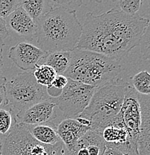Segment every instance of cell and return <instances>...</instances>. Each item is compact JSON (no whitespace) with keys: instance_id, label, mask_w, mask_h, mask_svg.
<instances>
[{"instance_id":"1","label":"cell","mask_w":150,"mask_h":155,"mask_svg":"<svg viewBox=\"0 0 150 155\" xmlns=\"http://www.w3.org/2000/svg\"><path fill=\"white\" fill-rule=\"evenodd\" d=\"M149 25V19L128 15L118 7L99 15L88 12L76 48L120 61L140 44Z\"/></svg>"},{"instance_id":"2","label":"cell","mask_w":150,"mask_h":155,"mask_svg":"<svg viewBox=\"0 0 150 155\" xmlns=\"http://www.w3.org/2000/svg\"><path fill=\"white\" fill-rule=\"evenodd\" d=\"M34 41L46 52L72 51L82 33L75 9L58 6L53 8L37 21Z\"/></svg>"},{"instance_id":"3","label":"cell","mask_w":150,"mask_h":155,"mask_svg":"<svg viewBox=\"0 0 150 155\" xmlns=\"http://www.w3.org/2000/svg\"><path fill=\"white\" fill-rule=\"evenodd\" d=\"M112 121L126 130L128 141L138 155H150V98L139 94L127 82L120 112Z\"/></svg>"},{"instance_id":"4","label":"cell","mask_w":150,"mask_h":155,"mask_svg":"<svg viewBox=\"0 0 150 155\" xmlns=\"http://www.w3.org/2000/svg\"><path fill=\"white\" fill-rule=\"evenodd\" d=\"M120 61L88 50L70 51V63L64 75L90 86L100 87L117 78L121 71Z\"/></svg>"},{"instance_id":"5","label":"cell","mask_w":150,"mask_h":155,"mask_svg":"<svg viewBox=\"0 0 150 155\" xmlns=\"http://www.w3.org/2000/svg\"><path fill=\"white\" fill-rule=\"evenodd\" d=\"M126 84L122 78H115L96 89L89 104L78 116L90 121V130L101 133L117 116L123 103Z\"/></svg>"},{"instance_id":"6","label":"cell","mask_w":150,"mask_h":155,"mask_svg":"<svg viewBox=\"0 0 150 155\" xmlns=\"http://www.w3.org/2000/svg\"><path fill=\"white\" fill-rule=\"evenodd\" d=\"M2 143L1 155H65L62 142L55 145L40 143L21 123L16 124Z\"/></svg>"},{"instance_id":"7","label":"cell","mask_w":150,"mask_h":155,"mask_svg":"<svg viewBox=\"0 0 150 155\" xmlns=\"http://www.w3.org/2000/svg\"><path fill=\"white\" fill-rule=\"evenodd\" d=\"M5 87L8 104L17 113L40 102L44 97L43 87L36 81L32 72L18 73L7 81Z\"/></svg>"},{"instance_id":"8","label":"cell","mask_w":150,"mask_h":155,"mask_svg":"<svg viewBox=\"0 0 150 155\" xmlns=\"http://www.w3.org/2000/svg\"><path fill=\"white\" fill-rule=\"evenodd\" d=\"M97 88L68 78L67 84L61 94L55 98H50L61 110L65 119H75L89 104Z\"/></svg>"},{"instance_id":"9","label":"cell","mask_w":150,"mask_h":155,"mask_svg":"<svg viewBox=\"0 0 150 155\" xmlns=\"http://www.w3.org/2000/svg\"><path fill=\"white\" fill-rule=\"evenodd\" d=\"M55 104L51 98H46L26 110L16 114L17 123L26 125H43L52 122L57 118Z\"/></svg>"},{"instance_id":"10","label":"cell","mask_w":150,"mask_h":155,"mask_svg":"<svg viewBox=\"0 0 150 155\" xmlns=\"http://www.w3.org/2000/svg\"><path fill=\"white\" fill-rule=\"evenodd\" d=\"M46 53L35 45L22 42L10 48L8 58L17 67L27 72L34 70Z\"/></svg>"},{"instance_id":"11","label":"cell","mask_w":150,"mask_h":155,"mask_svg":"<svg viewBox=\"0 0 150 155\" xmlns=\"http://www.w3.org/2000/svg\"><path fill=\"white\" fill-rule=\"evenodd\" d=\"M106 148L101 134L90 129L72 146L64 148V152L65 155H102Z\"/></svg>"},{"instance_id":"12","label":"cell","mask_w":150,"mask_h":155,"mask_svg":"<svg viewBox=\"0 0 150 155\" xmlns=\"http://www.w3.org/2000/svg\"><path fill=\"white\" fill-rule=\"evenodd\" d=\"M5 22L7 28L28 41H34L36 25L21 6L5 19Z\"/></svg>"},{"instance_id":"13","label":"cell","mask_w":150,"mask_h":155,"mask_svg":"<svg viewBox=\"0 0 150 155\" xmlns=\"http://www.w3.org/2000/svg\"><path fill=\"white\" fill-rule=\"evenodd\" d=\"M90 128L80 125L75 119H64L57 125V133L65 148L72 146Z\"/></svg>"},{"instance_id":"14","label":"cell","mask_w":150,"mask_h":155,"mask_svg":"<svg viewBox=\"0 0 150 155\" xmlns=\"http://www.w3.org/2000/svg\"><path fill=\"white\" fill-rule=\"evenodd\" d=\"M25 125L31 135L40 143L55 145L61 141L57 133V126L52 122L43 125Z\"/></svg>"},{"instance_id":"15","label":"cell","mask_w":150,"mask_h":155,"mask_svg":"<svg viewBox=\"0 0 150 155\" xmlns=\"http://www.w3.org/2000/svg\"><path fill=\"white\" fill-rule=\"evenodd\" d=\"M70 63V51L47 52L39 61V65H47L52 67L58 75H64Z\"/></svg>"},{"instance_id":"16","label":"cell","mask_w":150,"mask_h":155,"mask_svg":"<svg viewBox=\"0 0 150 155\" xmlns=\"http://www.w3.org/2000/svg\"><path fill=\"white\" fill-rule=\"evenodd\" d=\"M21 7L36 23L37 21L53 8L51 1L47 0H22Z\"/></svg>"},{"instance_id":"17","label":"cell","mask_w":150,"mask_h":155,"mask_svg":"<svg viewBox=\"0 0 150 155\" xmlns=\"http://www.w3.org/2000/svg\"><path fill=\"white\" fill-rule=\"evenodd\" d=\"M33 75L36 81L41 86L49 87L58 74L52 67L47 65L37 64L34 69Z\"/></svg>"},{"instance_id":"18","label":"cell","mask_w":150,"mask_h":155,"mask_svg":"<svg viewBox=\"0 0 150 155\" xmlns=\"http://www.w3.org/2000/svg\"><path fill=\"white\" fill-rule=\"evenodd\" d=\"M131 84L139 94L150 96V75L147 71H141L134 75Z\"/></svg>"},{"instance_id":"19","label":"cell","mask_w":150,"mask_h":155,"mask_svg":"<svg viewBox=\"0 0 150 155\" xmlns=\"http://www.w3.org/2000/svg\"><path fill=\"white\" fill-rule=\"evenodd\" d=\"M17 123L14 110L10 106L8 108L0 109V134L6 136Z\"/></svg>"},{"instance_id":"20","label":"cell","mask_w":150,"mask_h":155,"mask_svg":"<svg viewBox=\"0 0 150 155\" xmlns=\"http://www.w3.org/2000/svg\"><path fill=\"white\" fill-rule=\"evenodd\" d=\"M68 82V78L64 75H57L55 78L52 81V84L47 87V92L49 97L55 98L61 94L63 89L66 87Z\"/></svg>"},{"instance_id":"21","label":"cell","mask_w":150,"mask_h":155,"mask_svg":"<svg viewBox=\"0 0 150 155\" xmlns=\"http://www.w3.org/2000/svg\"><path fill=\"white\" fill-rule=\"evenodd\" d=\"M142 4V0H120L117 7L125 14L132 16L138 14L137 13L140 10Z\"/></svg>"},{"instance_id":"22","label":"cell","mask_w":150,"mask_h":155,"mask_svg":"<svg viewBox=\"0 0 150 155\" xmlns=\"http://www.w3.org/2000/svg\"><path fill=\"white\" fill-rule=\"evenodd\" d=\"M20 6V0H0V17L5 19Z\"/></svg>"},{"instance_id":"23","label":"cell","mask_w":150,"mask_h":155,"mask_svg":"<svg viewBox=\"0 0 150 155\" xmlns=\"http://www.w3.org/2000/svg\"><path fill=\"white\" fill-rule=\"evenodd\" d=\"M8 105V100L7 93H6L5 87H0V109L6 107Z\"/></svg>"},{"instance_id":"24","label":"cell","mask_w":150,"mask_h":155,"mask_svg":"<svg viewBox=\"0 0 150 155\" xmlns=\"http://www.w3.org/2000/svg\"><path fill=\"white\" fill-rule=\"evenodd\" d=\"M9 36L8 29L6 25L5 19L0 17V38L3 40Z\"/></svg>"},{"instance_id":"25","label":"cell","mask_w":150,"mask_h":155,"mask_svg":"<svg viewBox=\"0 0 150 155\" xmlns=\"http://www.w3.org/2000/svg\"><path fill=\"white\" fill-rule=\"evenodd\" d=\"M4 40L0 38V69L3 66V61H2V52H3V47H4Z\"/></svg>"},{"instance_id":"26","label":"cell","mask_w":150,"mask_h":155,"mask_svg":"<svg viewBox=\"0 0 150 155\" xmlns=\"http://www.w3.org/2000/svg\"><path fill=\"white\" fill-rule=\"evenodd\" d=\"M7 78H6L5 76H2V75L0 74V87L5 86V84L7 83Z\"/></svg>"},{"instance_id":"27","label":"cell","mask_w":150,"mask_h":155,"mask_svg":"<svg viewBox=\"0 0 150 155\" xmlns=\"http://www.w3.org/2000/svg\"><path fill=\"white\" fill-rule=\"evenodd\" d=\"M102 155H113V150L109 148H107Z\"/></svg>"},{"instance_id":"28","label":"cell","mask_w":150,"mask_h":155,"mask_svg":"<svg viewBox=\"0 0 150 155\" xmlns=\"http://www.w3.org/2000/svg\"><path fill=\"white\" fill-rule=\"evenodd\" d=\"M113 155H124V154H122V153L120 152V151H117V150H113Z\"/></svg>"},{"instance_id":"29","label":"cell","mask_w":150,"mask_h":155,"mask_svg":"<svg viewBox=\"0 0 150 155\" xmlns=\"http://www.w3.org/2000/svg\"><path fill=\"white\" fill-rule=\"evenodd\" d=\"M2 140L0 139V155L2 154Z\"/></svg>"}]
</instances>
